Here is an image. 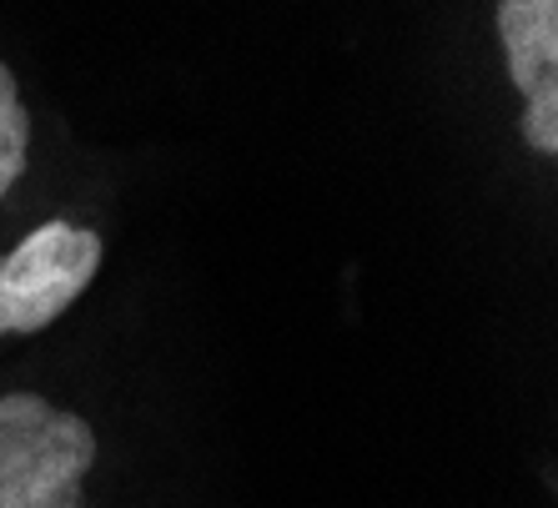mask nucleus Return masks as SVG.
Returning a JSON list of instances; mask_svg holds the SVG:
<instances>
[{
    "instance_id": "obj_1",
    "label": "nucleus",
    "mask_w": 558,
    "mask_h": 508,
    "mask_svg": "<svg viewBox=\"0 0 558 508\" xmlns=\"http://www.w3.org/2000/svg\"><path fill=\"white\" fill-rule=\"evenodd\" d=\"M96 428L40 392L0 398V508H86Z\"/></svg>"
},
{
    "instance_id": "obj_2",
    "label": "nucleus",
    "mask_w": 558,
    "mask_h": 508,
    "mask_svg": "<svg viewBox=\"0 0 558 508\" xmlns=\"http://www.w3.org/2000/svg\"><path fill=\"white\" fill-rule=\"evenodd\" d=\"M106 262L96 227L76 217H46L15 247L0 252V338L46 332L86 298Z\"/></svg>"
},
{
    "instance_id": "obj_3",
    "label": "nucleus",
    "mask_w": 558,
    "mask_h": 508,
    "mask_svg": "<svg viewBox=\"0 0 558 508\" xmlns=\"http://www.w3.org/2000/svg\"><path fill=\"white\" fill-rule=\"evenodd\" d=\"M498 40L523 96V146L558 157V0H498Z\"/></svg>"
},
{
    "instance_id": "obj_4",
    "label": "nucleus",
    "mask_w": 558,
    "mask_h": 508,
    "mask_svg": "<svg viewBox=\"0 0 558 508\" xmlns=\"http://www.w3.org/2000/svg\"><path fill=\"white\" fill-rule=\"evenodd\" d=\"M26 161H31V111L21 101L11 65L0 61V202L26 177Z\"/></svg>"
}]
</instances>
